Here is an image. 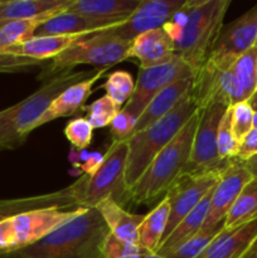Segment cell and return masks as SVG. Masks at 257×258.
<instances>
[{
    "label": "cell",
    "mask_w": 257,
    "mask_h": 258,
    "mask_svg": "<svg viewBox=\"0 0 257 258\" xmlns=\"http://www.w3.org/2000/svg\"><path fill=\"white\" fill-rule=\"evenodd\" d=\"M127 141H115L103 161L93 175L88 178L83 194V207L95 208L101 201L111 198L122 206L127 203V185H126V161H127Z\"/></svg>",
    "instance_id": "obj_7"
},
{
    "label": "cell",
    "mask_w": 257,
    "mask_h": 258,
    "mask_svg": "<svg viewBox=\"0 0 257 258\" xmlns=\"http://www.w3.org/2000/svg\"><path fill=\"white\" fill-rule=\"evenodd\" d=\"M47 63L48 60H39L34 59V58L10 54L0 48V73L27 72L33 68H44Z\"/></svg>",
    "instance_id": "obj_38"
},
{
    "label": "cell",
    "mask_w": 257,
    "mask_h": 258,
    "mask_svg": "<svg viewBox=\"0 0 257 258\" xmlns=\"http://www.w3.org/2000/svg\"><path fill=\"white\" fill-rule=\"evenodd\" d=\"M213 188H212V190L202 199L201 203H199L188 216L184 217V218L181 219L180 223L174 228V231L161 242L156 253L163 256V254L173 251L174 248L180 246L181 243H184V242H186L188 239H190L191 237H194L197 233H199V232L202 231L204 221H206L207 213H208L209 204H211Z\"/></svg>",
    "instance_id": "obj_25"
},
{
    "label": "cell",
    "mask_w": 257,
    "mask_h": 258,
    "mask_svg": "<svg viewBox=\"0 0 257 258\" xmlns=\"http://www.w3.org/2000/svg\"><path fill=\"white\" fill-rule=\"evenodd\" d=\"M95 209L101 214L111 234L121 241L139 246V227L145 216L130 213L111 197L101 201Z\"/></svg>",
    "instance_id": "obj_21"
},
{
    "label": "cell",
    "mask_w": 257,
    "mask_h": 258,
    "mask_svg": "<svg viewBox=\"0 0 257 258\" xmlns=\"http://www.w3.org/2000/svg\"><path fill=\"white\" fill-rule=\"evenodd\" d=\"M257 241V219L233 229H222L197 258H241Z\"/></svg>",
    "instance_id": "obj_17"
},
{
    "label": "cell",
    "mask_w": 257,
    "mask_h": 258,
    "mask_svg": "<svg viewBox=\"0 0 257 258\" xmlns=\"http://www.w3.org/2000/svg\"><path fill=\"white\" fill-rule=\"evenodd\" d=\"M232 127L238 143L253 128V108L248 101H242L231 107Z\"/></svg>",
    "instance_id": "obj_37"
},
{
    "label": "cell",
    "mask_w": 257,
    "mask_h": 258,
    "mask_svg": "<svg viewBox=\"0 0 257 258\" xmlns=\"http://www.w3.org/2000/svg\"><path fill=\"white\" fill-rule=\"evenodd\" d=\"M88 178L90 175L83 174L73 184L52 193L0 201V222L25 212L48 208V207H71V208L83 207V194Z\"/></svg>",
    "instance_id": "obj_16"
},
{
    "label": "cell",
    "mask_w": 257,
    "mask_h": 258,
    "mask_svg": "<svg viewBox=\"0 0 257 258\" xmlns=\"http://www.w3.org/2000/svg\"><path fill=\"white\" fill-rule=\"evenodd\" d=\"M87 211L86 207H48L13 217L15 248L29 246Z\"/></svg>",
    "instance_id": "obj_13"
},
{
    "label": "cell",
    "mask_w": 257,
    "mask_h": 258,
    "mask_svg": "<svg viewBox=\"0 0 257 258\" xmlns=\"http://www.w3.org/2000/svg\"><path fill=\"white\" fill-rule=\"evenodd\" d=\"M191 95L198 110L214 103L232 107L247 101L243 87L232 70H219L207 62L194 75Z\"/></svg>",
    "instance_id": "obj_12"
},
{
    "label": "cell",
    "mask_w": 257,
    "mask_h": 258,
    "mask_svg": "<svg viewBox=\"0 0 257 258\" xmlns=\"http://www.w3.org/2000/svg\"><path fill=\"white\" fill-rule=\"evenodd\" d=\"M199 122V110L189 118L175 138L155 156L145 173L127 190V202L136 206L150 204L166 194L180 176L190 158L194 135Z\"/></svg>",
    "instance_id": "obj_4"
},
{
    "label": "cell",
    "mask_w": 257,
    "mask_h": 258,
    "mask_svg": "<svg viewBox=\"0 0 257 258\" xmlns=\"http://www.w3.org/2000/svg\"><path fill=\"white\" fill-rule=\"evenodd\" d=\"M106 90V95L112 98L118 106L127 102L135 90V82L126 71H116L108 76L107 81L101 86Z\"/></svg>",
    "instance_id": "obj_31"
},
{
    "label": "cell",
    "mask_w": 257,
    "mask_h": 258,
    "mask_svg": "<svg viewBox=\"0 0 257 258\" xmlns=\"http://www.w3.org/2000/svg\"><path fill=\"white\" fill-rule=\"evenodd\" d=\"M253 178L244 161L232 159L212 191L211 204L201 232H209L223 226L229 211L242 189Z\"/></svg>",
    "instance_id": "obj_14"
},
{
    "label": "cell",
    "mask_w": 257,
    "mask_h": 258,
    "mask_svg": "<svg viewBox=\"0 0 257 258\" xmlns=\"http://www.w3.org/2000/svg\"><path fill=\"white\" fill-rule=\"evenodd\" d=\"M244 164H246L248 170L252 173V175L256 176L257 175V155L253 156V158H251L249 160L244 161Z\"/></svg>",
    "instance_id": "obj_43"
},
{
    "label": "cell",
    "mask_w": 257,
    "mask_h": 258,
    "mask_svg": "<svg viewBox=\"0 0 257 258\" xmlns=\"http://www.w3.org/2000/svg\"><path fill=\"white\" fill-rule=\"evenodd\" d=\"M15 247V233L12 218L0 222V251H9Z\"/></svg>",
    "instance_id": "obj_41"
},
{
    "label": "cell",
    "mask_w": 257,
    "mask_h": 258,
    "mask_svg": "<svg viewBox=\"0 0 257 258\" xmlns=\"http://www.w3.org/2000/svg\"><path fill=\"white\" fill-rule=\"evenodd\" d=\"M257 219V175L242 189L236 203L229 211L223 223L224 229H233Z\"/></svg>",
    "instance_id": "obj_29"
},
{
    "label": "cell",
    "mask_w": 257,
    "mask_h": 258,
    "mask_svg": "<svg viewBox=\"0 0 257 258\" xmlns=\"http://www.w3.org/2000/svg\"><path fill=\"white\" fill-rule=\"evenodd\" d=\"M66 9L53 10V12L45 13L39 17L32 18V19H20V20H10L0 24V48L7 49V48L17 45L23 43L24 40L34 37L35 30L53 15L58 14L60 12H65Z\"/></svg>",
    "instance_id": "obj_28"
},
{
    "label": "cell",
    "mask_w": 257,
    "mask_h": 258,
    "mask_svg": "<svg viewBox=\"0 0 257 258\" xmlns=\"http://www.w3.org/2000/svg\"><path fill=\"white\" fill-rule=\"evenodd\" d=\"M231 0H184L170 22L164 25L179 55L196 75L207 62L223 27Z\"/></svg>",
    "instance_id": "obj_1"
},
{
    "label": "cell",
    "mask_w": 257,
    "mask_h": 258,
    "mask_svg": "<svg viewBox=\"0 0 257 258\" xmlns=\"http://www.w3.org/2000/svg\"><path fill=\"white\" fill-rule=\"evenodd\" d=\"M249 102V105H251V107L253 108V111H257V90L254 91L253 95L251 96V97L247 100Z\"/></svg>",
    "instance_id": "obj_45"
},
{
    "label": "cell",
    "mask_w": 257,
    "mask_h": 258,
    "mask_svg": "<svg viewBox=\"0 0 257 258\" xmlns=\"http://www.w3.org/2000/svg\"><path fill=\"white\" fill-rule=\"evenodd\" d=\"M107 70L108 68H101L93 77L82 81V82L75 83V85L70 86L67 90L63 91L58 97L54 98L44 115L38 121L37 127L45 125L55 118L68 117V116H73L75 113L82 111V108L85 107V102L92 93V87L95 82L100 80Z\"/></svg>",
    "instance_id": "obj_19"
},
{
    "label": "cell",
    "mask_w": 257,
    "mask_h": 258,
    "mask_svg": "<svg viewBox=\"0 0 257 258\" xmlns=\"http://www.w3.org/2000/svg\"><path fill=\"white\" fill-rule=\"evenodd\" d=\"M193 80L194 77H189L185 80L176 81V82L171 83L170 86L164 88L163 91H160L150 101L145 111L139 116L135 128H134V134L145 130L146 127H149L156 121L160 120L161 117L168 115L178 105V102L184 97V95L191 90Z\"/></svg>",
    "instance_id": "obj_23"
},
{
    "label": "cell",
    "mask_w": 257,
    "mask_h": 258,
    "mask_svg": "<svg viewBox=\"0 0 257 258\" xmlns=\"http://www.w3.org/2000/svg\"><path fill=\"white\" fill-rule=\"evenodd\" d=\"M65 135L78 151L86 150L92 141L93 127L87 118L78 117L71 120L65 127Z\"/></svg>",
    "instance_id": "obj_36"
},
{
    "label": "cell",
    "mask_w": 257,
    "mask_h": 258,
    "mask_svg": "<svg viewBox=\"0 0 257 258\" xmlns=\"http://www.w3.org/2000/svg\"><path fill=\"white\" fill-rule=\"evenodd\" d=\"M71 0H2L0 24L10 20L32 19L53 10L67 9Z\"/></svg>",
    "instance_id": "obj_26"
},
{
    "label": "cell",
    "mask_w": 257,
    "mask_h": 258,
    "mask_svg": "<svg viewBox=\"0 0 257 258\" xmlns=\"http://www.w3.org/2000/svg\"><path fill=\"white\" fill-rule=\"evenodd\" d=\"M189 77H194V72L176 54L169 62L163 63V64L140 68L133 96L126 102L122 110L127 111L128 113L139 118V116L148 107L150 101L160 91L176 81L185 80Z\"/></svg>",
    "instance_id": "obj_10"
},
{
    "label": "cell",
    "mask_w": 257,
    "mask_h": 258,
    "mask_svg": "<svg viewBox=\"0 0 257 258\" xmlns=\"http://www.w3.org/2000/svg\"><path fill=\"white\" fill-rule=\"evenodd\" d=\"M107 233L97 209L87 208L35 243L0 251V258H103L101 246Z\"/></svg>",
    "instance_id": "obj_2"
},
{
    "label": "cell",
    "mask_w": 257,
    "mask_h": 258,
    "mask_svg": "<svg viewBox=\"0 0 257 258\" xmlns=\"http://www.w3.org/2000/svg\"><path fill=\"white\" fill-rule=\"evenodd\" d=\"M102 161H103L102 154H100L98 151H92V153H90V155H88L87 160L81 165L80 169H82L83 174L91 176L97 171V169L100 168Z\"/></svg>",
    "instance_id": "obj_42"
},
{
    "label": "cell",
    "mask_w": 257,
    "mask_h": 258,
    "mask_svg": "<svg viewBox=\"0 0 257 258\" xmlns=\"http://www.w3.org/2000/svg\"><path fill=\"white\" fill-rule=\"evenodd\" d=\"M143 258H165L160 254H158L156 252H148L144 249V253H143Z\"/></svg>",
    "instance_id": "obj_46"
},
{
    "label": "cell",
    "mask_w": 257,
    "mask_h": 258,
    "mask_svg": "<svg viewBox=\"0 0 257 258\" xmlns=\"http://www.w3.org/2000/svg\"><path fill=\"white\" fill-rule=\"evenodd\" d=\"M257 43V4L236 20L222 27L207 63L219 70H231L237 58Z\"/></svg>",
    "instance_id": "obj_9"
},
{
    "label": "cell",
    "mask_w": 257,
    "mask_h": 258,
    "mask_svg": "<svg viewBox=\"0 0 257 258\" xmlns=\"http://www.w3.org/2000/svg\"><path fill=\"white\" fill-rule=\"evenodd\" d=\"M241 258H257V241L252 244L251 248H249Z\"/></svg>",
    "instance_id": "obj_44"
},
{
    "label": "cell",
    "mask_w": 257,
    "mask_h": 258,
    "mask_svg": "<svg viewBox=\"0 0 257 258\" xmlns=\"http://www.w3.org/2000/svg\"><path fill=\"white\" fill-rule=\"evenodd\" d=\"M217 146H218V155L222 160H232L238 153L239 143L236 139L232 127V111L231 107L227 108L218 126L217 134Z\"/></svg>",
    "instance_id": "obj_34"
},
{
    "label": "cell",
    "mask_w": 257,
    "mask_h": 258,
    "mask_svg": "<svg viewBox=\"0 0 257 258\" xmlns=\"http://www.w3.org/2000/svg\"><path fill=\"white\" fill-rule=\"evenodd\" d=\"M88 35L92 34L81 33V34L72 35H45V37L34 35L23 43L3 50L10 53V54L22 55V57H29L39 60H50Z\"/></svg>",
    "instance_id": "obj_22"
},
{
    "label": "cell",
    "mask_w": 257,
    "mask_h": 258,
    "mask_svg": "<svg viewBox=\"0 0 257 258\" xmlns=\"http://www.w3.org/2000/svg\"><path fill=\"white\" fill-rule=\"evenodd\" d=\"M138 117L128 113L127 111L121 108L120 112L116 115L112 122L110 123V133L112 143L115 141H125L134 134Z\"/></svg>",
    "instance_id": "obj_39"
},
{
    "label": "cell",
    "mask_w": 257,
    "mask_h": 258,
    "mask_svg": "<svg viewBox=\"0 0 257 258\" xmlns=\"http://www.w3.org/2000/svg\"><path fill=\"white\" fill-rule=\"evenodd\" d=\"M133 42L110 34L107 29L83 38L57 57L48 60L39 80L43 82L65 71L73 70L76 66L88 64L95 68H111L130 58Z\"/></svg>",
    "instance_id": "obj_6"
},
{
    "label": "cell",
    "mask_w": 257,
    "mask_h": 258,
    "mask_svg": "<svg viewBox=\"0 0 257 258\" xmlns=\"http://www.w3.org/2000/svg\"><path fill=\"white\" fill-rule=\"evenodd\" d=\"M231 70L241 82L244 95L248 100L257 90V43L237 58Z\"/></svg>",
    "instance_id": "obj_30"
},
{
    "label": "cell",
    "mask_w": 257,
    "mask_h": 258,
    "mask_svg": "<svg viewBox=\"0 0 257 258\" xmlns=\"http://www.w3.org/2000/svg\"><path fill=\"white\" fill-rule=\"evenodd\" d=\"M175 55L174 43L164 27L139 35L131 44L130 58L139 59L140 68H149L169 62Z\"/></svg>",
    "instance_id": "obj_18"
},
{
    "label": "cell",
    "mask_w": 257,
    "mask_h": 258,
    "mask_svg": "<svg viewBox=\"0 0 257 258\" xmlns=\"http://www.w3.org/2000/svg\"><path fill=\"white\" fill-rule=\"evenodd\" d=\"M183 3L184 0H143L125 22L107 32L123 40L134 42L143 33L161 28L170 22Z\"/></svg>",
    "instance_id": "obj_15"
},
{
    "label": "cell",
    "mask_w": 257,
    "mask_h": 258,
    "mask_svg": "<svg viewBox=\"0 0 257 258\" xmlns=\"http://www.w3.org/2000/svg\"><path fill=\"white\" fill-rule=\"evenodd\" d=\"M253 127L257 128V111H254L253 113Z\"/></svg>",
    "instance_id": "obj_47"
},
{
    "label": "cell",
    "mask_w": 257,
    "mask_h": 258,
    "mask_svg": "<svg viewBox=\"0 0 257 258\" xmlns=\"http://www.w3.org/2000/svg\"><path fill=\"white\" fill-rule=\"evenodd\" d=\"M257 155V128H252L241 140L238 146V153L236 159L241 161H247Z\"/></svg>",
    "instance_id": "obj_40"
},
{
    "label": "cell",
    "mask_w": 257,
    "mask_h": 258,
    "mask_svg": "<svg viewBox=\"0 0 257 258\" xmlns=\"http://www.w3.org/2000/svg\"><path fill=\"white\" fill-rule=\"evenodd\" d=\"M0 2H2V0H0Z\"/></svg>",
    "instance_id": "obj_48"
},
{
    "label": "cell",
    "mask_w": 257,
    "mask_h": 258,
    "mask_svg": "<svg viewBox=\"0 0 257 258\" xmlns=\"http://www.w3.org/2000/svg\"><path fill=\"white\" fill-rule=\"evenodd\" d=\"M100 70L65 71L44 81L27 98L0 111V150H13L23 145L55 97L70 86L93 77Z\"/></svg>",
    "instance_id": "obj_3"
},
{
    "label": "cell",
    "mask_w": 257,
    "mask_h": 258,
    "mask_svg": "<svg viewBox=\"0 0 257 258\" xmlns=\"http://www.w3.org/2000/svg\"><path fill=\"white\" fill-rule=\"evenodd\" d=\"M223 229V226L218 227L217 229L209 232H199L196 236L191 237L186 242L181 243L173 251L163 254L165 258H197L207 247L209 246L212 241L218 236L219 232ZM161 256V254H160Z\"/></svg>",
    "instance_id": "obj_33"
},
{
    "label": "cell",
    "mask_w": 257,
    "mask_h": 258,
    "mask_svg": "<svg viewBox=\"0 0 257 258\" xmlns=\"http://www.w3.org/2000/svg\"><path fill=\"white\" fill-rule=\"evenodd\" d=\"M197 111L198 107L190 90L168 115L145 130L133 134L126 140L128 148L125 174L127 190L139 180L155 156L175 138Z\"/></svg>",
    "instance_id": "obj_5"
},
{
    "label": "cell",
    "mask_w": 257,
    "mask_h": 258,
    "mask_svg": "<svg viewBox=\"0 0 257 258\" xmlns=\"http://www.w3.org/2000/svg\"><path fill=\"white\" fill-rule=\"evenodd\" d=\"M82 111L88 112V122L93 128L110 126L113 118L120 112V106L107 95L93 101L90 106H85Z\"/></svg>",
    "instance_id": "obj_32"
},
{
    "label": "cell",
    "mask_w": 257,
    "mask_h": 258,
    "mask_svg": "<svg viewBox=\"0 0 257 258\" xmlns=\"http://www.w3.org/2000/svg\"><path fill=\"white\" fill-rule=\"evenodd\" d=\"M170 206L168 199L164 198L155 208L149 212L139 227V246L148 252H156L168 224Z\"/></svg>",
    "instance_id": "obj_27"
},
{
    "label": "cell",
    "mask_w": 257,
    "mask_h": 258,
    "mask_svg": "<svg viewBox=\"0 0 257 258\" xmlns=\"http://www.w3.org/2000/svg\"><path fill=\"white\" fill-rule=\"evenodd\" d=\"M227 108L226 106L214 103L199 110V122L194 135L190 158L181 174L208 173L221 170L228 165L231 160H222L217 146L218 126Z\"/></svg>",
    "instance_id": "obj_8"
},
{
    "label": "cell",
    "mask_w": 257,
    "mask_h": 258,
    "mask_svg": "<svg viewBox=\"0 0 257 258\" xmlns=\"http://www.w3.org/2000/svg\"><path fill=\"white\" fill-rule=\"evenodd\" d=\"M101 253L103 258H143L144 249L121 241L108 232L101 246Z\"/></svg>",
    "instance_id": "obj_35"
},
{
    "label": "cell",
    "mask_w": 257,
    "mask_h": 258,
    "mask_svg": "<svg viewBox=\"0 0 257 258\" xmlns=\"http://www.w3.org/2000/svg\"><path fill=\"white\" fill-rule=\"evenodd\" d=\"M121 23L110 22V20H100L93 18L83 17L65 10L58 14L53 15L48 20H45L37 30V37H45V35H72L81 34V33H100L102 30L111 29Z\"/></svg>",
    "instance_id": "obj_20"
},
{
    "label": "cell",
    "mask_w": 257,
    "mask_h": 258,
    "mask_svg": "<svg viewBox=\"0 0 257 258\" xmlns=\"http://www.w3.org/2000/svg\"><path fill=\"white\" fill-rule=\"evenodd\" d=\"M143 0H71L67 12L100 20L123 23Z\"/></svg>",
    "instance_id": "obj_24"
},
{
    "label": "cell",
    "mask_w": 257,
    "mask_h": 258,
    "mask_svg": "<svg viewBox=\"0 0 257 258\" xmlns=\"http://www.w3.org/2000/svg\"><path fill=\"white\" fill-rule=\"evenodd\" d=\"M224 169L208 171V173L181 174L171 184L165 194V198L168 199L169 206H170V213H169L163 241L180 223L181 219L188 216L201 203L202 199L212 190V188L218 183Z\"/></svg>",
    "instance_id": "obj_11"
}]
</instances>
